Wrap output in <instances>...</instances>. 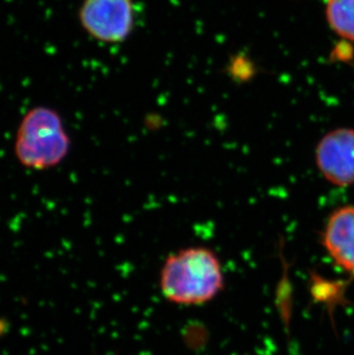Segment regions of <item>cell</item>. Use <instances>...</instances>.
Returning <instances> with one entry per match:
<instances>
[{"label": "cell", "instance_id": "obj_1", "mask_svg": "<svg viewBox=\"0 0 354 355\" xmlns=\"http://www.w3.org/2000/svg\"><path fill=\"white\" fill-rule=\"evenodd\" d=\"M224 285L222 265L206 248H187L169 255L160 272L165 298L177 305L196 306L211 302Z\"/></svg>", "mask_w": 354, "mask_h": 355}, {"label": "cell", "instance_id": "obj_2", "mask_svg": "<svg viewBox=\"0 0 354 355\" xmlns=\"http://www.w3.org/2000/svg\"><path fill=\"white\" fill-rule=\"evenodd\" d=\"M71 150L64 122L52 108L35 107L21 121L14 152L24 167L45 171L61 164Z\"/></svg>", "mask_w": 354, "mask_h": 355}, {"label": "cell", "instance_id": "obj_3", "mask_svg": "<svg viewBox=\"0 0 354 355\" xmlns=\"http://www.w3.org/2000/svg\"><path fill=\"white\" fill-rule=\"evenodd\" d=\"M80 24L90 37L101 43H122L134 29L133 0H83Z\"/></svg>", "mask_w": 354, "mask_h": 355}, {"label": "cell", "instance_id": "obj_4", "mask_svg": "<svg viewBox=\"0 0 354 355\" xmlns=\"http://www.w3.org/2000/svg\"><path fill=\"white\" fill-rule=\"evenodd\" d=\"M317 166L328 182L338 187L354 184V130L336 129L317 146Z\"/></svg>", "mask_w": 354, "mask_h": 355}, {"label": "cell", "instance_id": "obj_5", "mask_svg": "<svg viewBox=\"0 0 354 355\" xmlns=\"http://www.w3.org/2000/svg\"><path fill=\"white\" fill-rule=\"evenodd\" d=\"M322 241L341 268L354 272V206L339 208L330 215Z\"/></svg>", "mask_w": 354, "mask_h": 355}, {"label": "cell", "instance_id": "obj_6", "mask_svg": "<svg viewBox=\"0 0 354 355\" xmlns=\"http://www.w3.org/2000/svg\"><path fill=\"white\" fill-rule=\"evenodd\" d=\"M326 17L335 34L354 42V0H327Z\"/></svg>", "mask_w": 354, "mask_h": 355}]
</instances>
